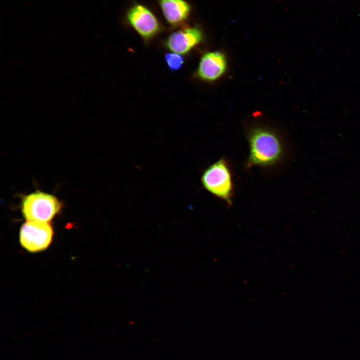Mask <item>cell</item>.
Instances as JSON below:
<instances>
[{
	"instance_id": "277c9868",
	"label": "cell",
	"mask_w": 360,
	"mask_h": 360,
	"mask_svg": "<svg viewBox=\"0 0 360 360\" xmlns=\"http://www.w3.org/2000/svg\"><path fill=\"white\" fill-rule=\"evenodd\" d=\"M54 230L46 222L27 220L20 231V242L22 247L30 252L46 249L52 243Z\"/></svg>"
},
{
	"instance_id": "9c48e42d",
	"label": "cell",
	"mask_w": 360,
	"mask_h": 360,
	"mask_svg": "<svg viewBox=\"0 0 360 360\" xmlns=\"http://www.w3.org/2000/svg\"><path fill=\"white\" fill-rule=\"evenodd\" d=\"M164 60L168 68L172 72L180 70L184 65V58L180 54L168 52L164 55Z\"/></svg>"
},
{
	"instance_id": "ba28073f",
	"label": "cell",
	"mask_w": 360,
	"mask_h": 360,
	"mask_svg": "<svg viewBox=\"0 0 360 360\" xmlns=\"http://www.w3.org/2000/svg\"><path fill=\"white\" fill-rule=\"evenodd\" d=\"M162 13L166 22L172 26L184 23L190 12V6L184 0H158Z\"/></svg>"
},
{
	"instance_id": "7a4b0ae2",
	"label": "cell",
	"mask_w": 360,
	"mask_h": 360,
	"mask_svg": "<svg viewBox=\"0 0 360 360\" xmlns=\"http://www.w3.org/2000/svg\"><path fill=\"white\" fill-rule=\"evenodd\" d=\"M203 187L216 198L232 206L234 196V184L231 166L224 157L209 166L201 178Z\"/></svg>"
},
{
	"instance_id": "3957f363",
	"label": "cell",
	"mask_w": 360,
	"mask_h": 360,
	"mask_svg": "<svg viewBox=\"0 0 360 360\" xmlns=\"http://www.w3.org/2000/svg\"><path fill=\"white\" fill-rule=\"evenodd\" d=\"M61 204L54 196L36 192L22 200V212L26 220L49 222L60 212Z\"/></svg>"
},
{
	"instance_id": "6da1fadb",
	"label": "cell",
	"mask_w": 360,
	"mask_h": 360,
	"mask_svg": "<svg viewBox=\"0 0 360 360\" xmlns=\"http://www.w3.org/2000/svg\"><path fill=\"white\" fill-rule=\"evenodd\" d=\"M248 155L247 168L259 166L271 168L280 164L286 154L285 144L274 131L264 127L252 128L247 135Z\"/></svg>"
},
{
	"instance_id": "52a82bcc",
	"label": "cell",
	"mask_w": 360,
	"mask_h": 360,
	"mask_svg": "<svg viewBox=\"0 0 360 360\" xmlns=\"http://www.w3.org/2000/svg\"><path fill=\"white\" fill-rule=\"evenodd\" d=\"M226 68L224 55L220 52L204 54L200 58L196 74L202 80L212 82L220 78Z\"/></svg>"
},
{
	"instance_id": "5b68a950",
	"label": "cell",
	"mask_w": 360,
	"mask_h": 360,
	"mask_svg": "<svg viewBox=\"0 0 360 360\" xmlns=\"http://www.w3.org/2000/svg\"><path fill=\"white\" fill-rule=\"evenodd\" d=\"M128 24L145 40L155 36L160 30V24L153 12L140 4L132 5L127 11Z\"/></svg>"
},
{
	"instance_id": "8992f818",
	"label": "cell",
	"mask_w": 360,
	"mask_h": 360,
	"mask_svg": "<svg viewBox=\"0 0 360 360\" xmlns=\"http://www.w3.org/2000/svg\"><path fill=\"white\" fill-rule=\"evenodd\" d=\"M201 30L196 27H186L172 33L165 41L171 52L180 54L189 52L202 40Z\"/></svg>"
}]
</instances>
